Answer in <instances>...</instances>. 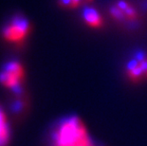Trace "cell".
Returning a JSON list of instances; mask_svg holds the SVG:
<instances>
[{
    "instance_id": "5b68a950",
    "label": "cell",
    "mask_w": 147,
    "mask_h": 146,
    "mask_svg": "<svg viewBox=\"0 0 147 146\" xmlns=\"http://www.w3.org/2000/svg\"><path fill=\"white\" fill-rule=\"evenodd\" d=\"M110 15L115 21L123 24H135L139 20V13L132 4L126 0H118L110 7Z\"/></svg>"
},
{
    "instance_id": "6da1fadb",
    "label": "cell",
    "mask_w": 147,
    "mask_h": 146,
    "mask_svg": "<svg viewBox=\"0 0 147 146\" xmlns=\"http://www.w3.org/2000/svg\"><path fill=\"white\" fill-rule=\"evenodd\" d=\"M52 146H104L90 137L79 117L70 115L61 119L51 131Z\"/></svg>"
},
{
    "instance_id": "3957f363",
    "label": "cell",
    "mask_w": 147,
    "mask_h": 146,
    "mask_svg": "<svg viewBox=\"0 0 147 146\" xmlns=\"http://www.w3.org/2000/svg\"><path fill=\"white\" fill-rule=\"evenodd\" d=\"M125 74L132 83L147 81V52L137 51L127 61Z\"/></svg>"
},
{
    "instance_id": "8992f818",
    "label": "cell",
    "mask_w": 147,
    "mask_h": 146,
    "mask_svg": "<svg viewBox=\"0 0 147 146\" xmlns=\"http://www.w3.org/2000/svg\"><path fill=\"white\" fill-rule=\"evenodd\" d=\"M82 17L84 23L92 29H100L104 24V20L100 12L95 8L89 6H86L84 8Z\"/></svg>"
},
{
    "instance_id": "ba28073f",
    "label": "cell",
    "mask_w": 147,
    "mask_h": 146,
    "mask_svg": "<svg viewBox=\"0 0 147 146\" xmlns=\"http://www.w3.org/2000/svg\"><path fill=\"white\" fill-rule=\"evenodd\" d=\"M93 0H59L60 5L65 8H77L91 3Z\"/></svg>"
},
{
    "instance_id": "277c9868",
    "label": "cell",
    "mask_w": 147,
    "mask_h": 146,
    "mask_svg": "<svg viewBox=\"0 0 147 146\" xmlns=\"http://www.w3.org/2000/svg\"><path fill=\"white\" fill-rule=\"evenodd\" d=\"M30 30L29 20L22 15H15L2 30L3 37L10 42H20L27 36Z\"/></svg>"
},
{
    "instance_id": "52a82bcc",
    "label": "cell",
    "mask_w": 147,
    "mask_h": 146,
    "mask_svg": "<svg viewBox=\"0 0 147 146\" xmlns=\"http://www.w3.org/2000/svg\"><path fill=\"white\" fill-rule=\"evenodd\" d=\"M10 139V126L7 117L0 107V146H6Z\"/></svg>"
},
{
    "instance_id": "7a4b0ae2",
    "label": "cell",
    "mask_w": 147,
    "mask_h": 146,
    "mask_svg": "<svg viewBox=\"0 0 147 146\" xmlns=\"http://www.w3.org/2000/svg\"><path fill=\"white\" fill-rule=\"evenodd\" d=\"M22 78L23 67L18 61H9L0 69V83L16 94H20L22 91Z\"/></svg>"
}]
</instances>
